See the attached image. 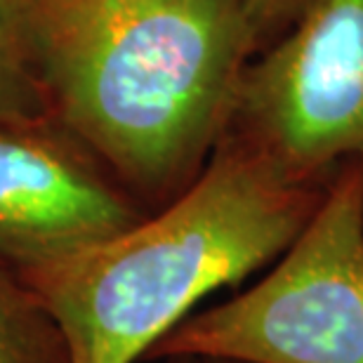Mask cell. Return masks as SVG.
I'll use <instances>...</instances> for the list:
<instances>
[{"label": "cell", "instance_id": "6da1fadb", "mask_svg": "<svg viewBox=\"0 0 363 363\" xmlns=\"http://www.w3.org/2000/svg\"><path fill=\"white\" fill-rule=\"evenodd\" d=\"M259 48L248 0H35L55 123L144 210L201 175Z\"/></svg>", "mask_w": 363, "mask_h": 363}, {"label": "cell", "instance_id": "7a4b0ae2", "mask_svg": "<svg viewBox=\"0 0 363 363\" xmlns=\"http://www.w3.org/2000/svg\"><path fill=\"white\" fill-rule=\"evenodd\" d=\"M328 182L290 175L227 130L201 175L165 206L19 274L55 318L69 363H140L208 295L279 259Z\"/></svg>", "mask_w": 363, "mask_h": 363}, {"label": "cell", "instance_id": "3957f363", "mask_svg": "<svg viewBox=\"0 0 363 363\" xmlns=\"http://www.w3.org/2000/svg\"><path fill=\"white\" fill-rule=\"evenodd\" d=\"M363 363V170L330 177L304 229L257 283L194 311L144 361Z\"/></svg>", "mask_w": 363, "mask_h": 363}, {"label": "cell", "instance_id": "277c9868", "mask_svg": "<svg viewBox=\"0 0 363 363\" xmlns=\"http://www.w3.org/2000/svg\"><path fill=\"white\" fill-rule=\"evenodd\" d=\"M227 130L302 179L363 170V0H307L248 64Z\"/></svg>", "mask_w": 363, "mask_h": 363}, {"label": "cell", "instance_id": "5b68a950", "mask_svg": "<svg viewBox=\"0 0 363 363\" xmlns=\"http://www.w3.org/2000/svg\"><path fill=\"white\" fill-rule=\"evenodd\" d=\"M144 210L57 125H0V259L17 272L133 227Z\"/></svg>", "mask_w": 363, "mask_h": 363}, {"label": "cell", "instance_id": "8992f818", "mask_svg": "<svg viewBox=\"0 0 363 363\" xmlns=\"http://www.w3.org/2000/svg\"><path fill=\"white\" fill-rule=\"evenodd\" d=\"M55 123L35 50V0H0V125Z\"/></svg>", "mask_w": 363, "mask_h": 363}, {"label": "cell", "instance_id": "52a82bcc", "mask_svg": "<svg viewBox=\"0 0 363 363\" xmlns=\"http://www.w3.org/2000/svg\"><path fill=\"white\" fill-rule=\"evenodd\" d=\"M0 363H69L55 318L21 274L0 259Z\"/></svg>", "mask_w": 363, "mask_h": 363}, {"label": "cell", "instance_id": "ba28073f", "mask_svg": "<svg viewBox=\"0 0 363 363\" xmlns=\"http://www.w3.org/2000/svg\"><path fill=\"white\" fill-rule=\"evenodd\" d=\"M255 19L259 45L276 40L297 19L307 0H248Z\"/></svg>", "mask_w": 363, "mask_h": 363}, {"label": "cell", "instance_id": "9c48e42d", "mask_svg": "<svg viewBox=\"0 0 363 363\" xmlns=\"http://www.w3.org/2000/svg\"><path fill=\"white\" fill-rule=\"evenodd\" d=\"M163 363H201V361H196V359H165Z\"/></svg>", "mask_w": 363, "mask_h": 363}, {"label": "cell", "instance_id": "30bf717a", "mask_svg": "<svg viewBox=\"0 0 363 363\" xmlns=\"http://www.w3.org/2000/svg\"><path fill=\"white\" fill-rule=\"evenodd\" d=\"M201 363H229V361H201Z\"/></svg>", "mask_w": 363, "mask_h": 363}]
</instances>
